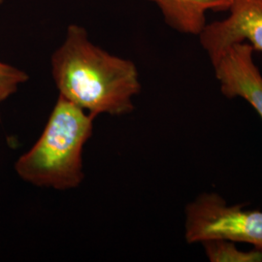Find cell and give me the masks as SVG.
Listing matches in <instances>:
<instances>
[{
    "label": "cell",
    "mask_w": 262,
    "mask_h": 262,
    "mask_svg": "<svg viewBox=\"0 0 262 262\" xmlns=\"http://www.w3.org/2000/svg\"><path fill=\"white\" fill-rule=\"evenodd\" d=\"M185 238L188 244L225 239L262 250V211L229 205L216 192H202L185 210Z\"/></svg>",
    "instance_id": "cell-3"
},
{
    "label": "cell",
    "mask_w": 262,
    "mask_h": 262,
    "mask_svg": "<svg viewBox=\"0 0 262 262\" xmlns=\"http://www.w3.org/2000/svg\"><path fill=\"white\" fill-rule=\"evenodd\" d=\"M253 52L249 43L234 44L213 67L223 95L229 99L243 98L262 119V75L253 60Z\"/></svg>",
    "instance_id": "cell-5"
},
{
    "label": "cell",
    "mask_w": 262,
    "mask_h": 262,
    "mask_svg": "<svg viewBox=\"0 0 262 262\" xmlns=\"http://www.w3.org/2000/svg\"><path fill=\"white\" fill-rule=\"evenodd\" d=\"M157 4L166 25L184 34L198 36L207 25L208 11H228L232 0H148Z\"/></svg>",
    "instance_id": "cell-6"
},
{
    "label": "cell",
    "mask_w": 262,
    "mask_h": 262,
    "mask_svg": "<svg viewBox=\"0 0 262 262\" xmlns=\"http://www.w3.org/2000/svg\"><path fill=\"white\" fill-rule=\"evenodd\" d=\"M2 2H3V0H0V5L2 4Z\"/></svg>",
    "instance_id": "cell-9"
},
{
    "label": "cell",
    "mask_w": 262,
    "mask_h": 262,
    "mask_svg": "<svg viewBox=\"0 0 262 262\" xmlns=\"http://www.w3.org/2000/svg\"><path fill=\"white\" fill-rule=\"evenodd\" d=\"M28 80L25 71L0 60V105L18 91L19 84Z\"/></svg>",
    "instance_id": "cell-8"
},
{
    "label": "cell",
    "mask_w": 262,
    "mask_h": 262,
    "mask_svg": "<svg viewBox=\"0 0 262 262\" xmlns=\"http://www.w3.org/2000/svg\"><path fill=\"white\" fill-rule=\"evenodd\" d=\"M94 116L58 95L41 136L15 169L34 186L76 188L84 180L83 150L93 133Z\"/></svg>",
    "instance_id": "cell-2"
},
{
    "label": "cell",
    "mask_w": 262,
    "mask_h": 262,
    "mask_svg": "<svg viewBox=\"0 0 262 262\" xmlns=\"http://www.w3.org/2000/svg\"><path fill=\"white\" fill-rule=\"evenodd\" d=\"M228 12V17L207 24L198 35L212 66L238 43H249L262 52V0H232Z\"/></svg>",
    "instance_id": "cell-4"
},
{
    "label": "cell",
    "mask_w": 262,
    "mask_h": 262,
    "mask_svg": "<svg viewBox=\"0 0 262 262\" xmlns=\"http://www.w3.org/2000/svg\"><path fill=\"white\" fill-rule=\"evenodd\" d=\"M211 262H262V250L242 251L236 243L225 239H210L200 243Z\"/></svg>",
    "instance_id": "cell-7"
},
{
    "label": "cell",
    "mask_w": 262,
    "mask_h": 262,
    "mask_svg": "<svg viewBox=\"0 0 262 262\" xmlns=\"http://www.w3.org/2000/svg\"><path fill=\"white\" fill-rule=\"evenodd\" d=\"M51 71L58 95L94 118L132 112L133 97L141 91L134 62L94 45L86 30L75 24L67 28L62 44L52 55Z\"/></svg>",
    "instance_id": "cell-1"
}]
</instances>
